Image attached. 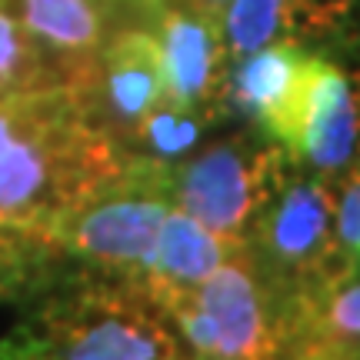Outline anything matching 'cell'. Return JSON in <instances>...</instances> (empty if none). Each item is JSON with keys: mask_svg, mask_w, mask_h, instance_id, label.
Returning a JSON list of instances; mask_svg holds the SVG:
<instances>
[{"mask_svg": "<svg viewBox=\"0 0 360 360\" xmlns=\"http://www.w3.org/2000/svg\"><path fill=\"white\" fill-rule=\"evenodd\" d=\"M127 174L90 94L47 87L0 101V224L51 244L70 210Z\"/></svg>", "mask_w": 360, "mask_h": 360, "instance_id": "6da1fadb", "label": "cell"}, {"mask_svg": "<svg viewBox=\"0 0 360 360\" xmlns=\"http://www.w3.org/2000/svg\"><path fill=\"white\" fill-rule=\"evenodd\" d=\"M37 337L57 360H191L170 317L141 287L87 290L51 307Z\"/></svg>", "mask_w": 360, "mask_h": 360, "instance_id": "7a4b0ae2", "label": "cell"}, {"mask_svg": "<svg viewBox=\"0 0 360 360\" xmlns=\"http://www.w3.org/2000/svg\"><path fill=\"white\" fill-rule=\"evenodd\" d=\"M290 177L283 150L247 141H227L193 157L174 177V197L184 214L227 240L247 244L264 207Z\"/></svg>", "mask_w": 360, "mask_h": 360, "instance_id": "3957f363", "label": "cell"}, {"mask_svg": "<svg viewBox=\"0 0 360 360\" xmlns=\"http://www.w3.org/2000/svg\"><path fill=\"white\" fill-rule=\"evenodd\" d=\"M264 127L287 154L304 157L323 177H334L357 154L360 107L354 87L340 67L304 53L287 101Z\"/></svg>", "mask_w": 360, "mask_h": 360, "instance_id": "277c9868", "label": "cell"}, {"mask_svg": "<svg viewBox=\"0 0 360 360\" xmlns=\"http://www.w3.org/2000/svg\"><path fill=\"white\" fill-rule=\"evenodd\" d=\"M167 210L164 170L154 164L143 167V174H127L117 187L70 210L53 227V244H64L101 267L141 270L154 250Z\"/></svg>", "mask_w": 360, "mask_h": 360, "instance_id": "5b68a950", "label": "cell"}, {"mask_svg": "<svg viewBox=\"0 0 360 360\" xmlns=\"http://www.w3.org/2000/svg\"><path fill=\"white\" fill-rule=\"evenodd\" d=\"M197 307L214 323L217 350L214 360H283L281 307L270 300L257 277L250 244L233 250L207 281L193 290Z\"/></svg>", "mask_w": 360, "mask_h": 360, "instance_id": "8992f818", "label": "cell"}, {"mask_svg": "<svg viewBox=\"0 0 360 360\" xmlns=\"http://www.w3.org/2000/svg\"><path fill=\"white\" fill-rule=\"evenodd\" d=\"M257 247L281 281H297L327 240H334V191L323 180L287 177L264 207Z\"/></svg>", "mask_w": 360, "mask_h": 360, "instance_id": "52a82bcc", "label": "cell"}, {"mask_svg": "<svg viewBox=\"0 0 360 360\" xmlns=\"http://www.w3.org/2000/svg\"><path fill=\"white\" fill-rule=\"evenodd\" d=\"M60 87L94 94L103 51V0H13Z\"/></svg>", "mask_w": 360, "mask_h": 360, "instance_id": "ba28073f", "label": "cell"}, {"mask_svg": "<svg viewBox=\"0 0 360 360\" xmlns=\"http://www.w3.org/2000/svg\"><path fill=\"white\" fill-rule=\"evenodd\" d=\"M240 240H227L204 227L200 220H193L184 210H167V217L157 231L154 250L147 264L141 267V287L154 304H164L170 297L191 294L197 283L207 281L214 270L231 257L233 250H240Z\"/></svg>", "mask_w": 360, "mask_h": 360, "instance_id": "9c48e42d", "label": "cell"}, {"mask_svg": "<svg viewBox=\"0 0 360 360\" xmlns=\"http://www.w3.org/2000/svg\"><path fill=\"white\" fill-rule=\"evenodd\" d=\"M103 87L107 114L120 137L137 141L141 124L164 101V57L160 40L147 30H124L101 51L97 87Z\"/></svg>", "mask_w": 360, "mask_h": 360, "instance_id": "30bf717a", "label": "cell"}, {"mask_svg": "<svg viewBox=\"0 0 360 360\" xmlns=\"http://www.w3.org/2000/svg\"><path fill=\"white\" fill-rule=\"evenodd\" d=\"M164 57V101L184 114H197L217 94L220 20L207 17L197 4L191 11H167L160 20Z\"/></svg>", "mask_w": 360, "mask_h": 360, "instance_id": "8fae6325", "label": "cell"}, {"mask_svg": "<svg viewBox=\"0 0 360 360\" xmlns=\"http://www.w3.org/2000/svg\"><path fill=\"white\" fill-rule=\"evenodd\" d=\"M304 53L294 44H264L260 51L247 53L231 74V101L247 117L267 124L281 110L287 94L294 87Z\"/></svg>", "mask_w": 360, "mask_h": 360, "instance_id": "7c38bea8", "label": "cell"}, {"mask_svg": "<svg viewBox=\"0 0 360 360\" xmlns=\"http://www.w3.org/2000/svg\"><path fill=\"white\" fill-rule=\"evenodd\" d=\"M60 87L40 47L27 34L24 20L13 11V0H0V101L30 90Z\"/></svg>", "mask_w": 360, "mask_h": 360, "instance_id": "4fadbf2b", "label": "cell"}, {"mask_svg": "<svg viewBox=\"0 0 360 360\" xmlns=\"http://www.w3.org/2000/svg\"><path fill=\"white\" fill-rule=\"evenodd\" d=\"M287 0H231L224 17V37L231 57H247L274 40L281 30Z\"/></svg>", "mask_w": 360, "mask_h": 360, "instance_id": "5bb4252c", "label": "cell"}, {"mask_svg": "<svg viewBox=\"0 0 360 360\" xmlns=\"http://www.w3.org/2000/svg\"><path fill=\"white\" fill-rule=\"evenodd\" d=\"M200 137V117L184 114L177 107H170L167 101H160L147 114V120L141 124L137 141L147 143V150L154 160H174L184 157Z\"/></svg>", "mask_w": 360, "mask_h": 360, "instance_id": "9a60e30c", "label": "cell"}, {"mask_svg": "<svg viewBox=\"0 0 360 360\" xmlns=\"http://www.w3.org/2000/svg\"><path fill=\"white\" fill-rule=\"evenodd\" d=\"M34 247H44V240L30 233L0 224V297H11L27 277V260Z\"/></svg>", "mask_w": 360, "mask_h": 360, "instance_id": "2e32d148", "label": "cell"}, {"mask_svg": "<svg viewBox=\"0 0 360 360\" xmlns=\"http://www.w3.org/2000/svg\"><path fill=\"white\" fill-rule=\"evenodd\" d=\"M334 237L360 254V160L344 174L340 187L334 191Z\"/></svg>", "mask_w": 360, "mask_h": 360, "instance_id": "e0dca14e", "label": "cell"}, {"mask_svg": "<svg viewBox=\"0 0 360 360\" xmlns=\"http://www.w3.org/2000/svg\"><path fill=\"white\" fill-rule=\"evenodd\" d=\"M193 4H197V7H200V11H204L207 17L220 20V17H224V7H227L231 0H193Z\"/></svg>", "mask_w": 360, "mask_h": 360, "instance_id": "ac0fdd59", "label": "cell"}, {"mask_svg": "<svg viewBox=\"0 0 360 360\" xmlns=\"http://www.w3.org/2000/svg\"><path fill=\"white\" fill-rule=\"evenodd\" d=\"M327 360H360V354H350V357H327Z\"/></svg>", "mask_w": 360, "mask_h": 360, "instance_id": "d6986e66", "label": "cell"}, {"mask_svg": "<svg viewBox=\"0 0 360 360\" xmlns=\"http://www.w3.org/2000/svg\"><path fill=\"white\" fill-rule=\"evenodd\" d=\"M357 277H360V260H357Z\"/></svg>", "mask_w": 360, "mask_h": 360, "instance_id": "ffe728a7", "label": "cell"}]
</instances>
